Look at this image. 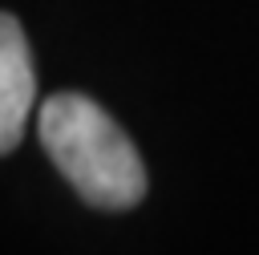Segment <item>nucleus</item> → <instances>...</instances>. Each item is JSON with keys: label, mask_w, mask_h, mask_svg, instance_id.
I'll use <instances>...</instances> for the list:
<instances>
[{"label": "nucleus", "mask_w": 259, "mask_h": 255, "mask_svg": "<svg viewBox=\"0 0 259 255\" xmlns=\"http://www.w3.org/2000/svg\"><path fill=\"white\" fill-rule=\"evenodd\" d=\"M32 101H36V73L28 36L12 12H0V154L16 150V142L24 138Z\"/></svg>", "instance_id": "nucleus-2"}, {"label": "nucleus", "mask_w": 259, "mask_h": 255, "mask_svg": "<svg viewBox=\"0 0 259 255\" xmlns=\"http://www.w3.org/2000/svg\"><path fill=\"white\" fill-rule=\"evenodd\" d=\"M40 146L69 186L101 210H130L146 194V166L130 134L85 93H53L36 113Z\"/></svg>", "instance_id": "nucleus-1"}]
</instances>
